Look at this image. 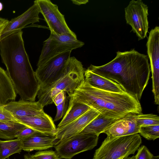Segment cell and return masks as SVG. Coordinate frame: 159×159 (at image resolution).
<instances>
[{
  "instance_id": "1",
  "label": "cell",
  "mask_w": 159,
  "mask_h": 159,
  "mask_svg": "<svg viewBox=\"0 0 159 159\" xmlns=\"http://www.w3.org/2000/svg\"><path fill=\"white\" fill-rule=\"evenodd\" d=\"M93 72L119 84L126 93L140 99L148 84L151 72L148 55L134 49L116 52L115 57L101 66L91 65Z\"/></svg>"
},
{
  "instance_id": "2",
  "label": "cell",
  "mask_w": 159,
  "mask_h": 159,
  "mask_svg": "<svg viewBox=\"0 0 159 159\" xmlns=\"http://www.w3.org/2000/svg\"><path fill=\"white\" fill-rule=\"evenodd\" d=\"M23 31L19 30L2 39L0 54L16 94L20 99L35 101L40 86L26 51Z\"/></svg>"
},
{
  "instance_id": "3",
  "label": "cell",
  "mask_w": 159,
  "mask_h": 159,
  "mask_svg": "<svg viewBox=\"0 0 159 159\" xmlns=\"http://www.w3.org/2000/svg\"><path fill=\"white\" fill-rule=\"evenodd\" d=\"M69 96L72 101L85 104L109 118L119 119L142 113L139 100L130 94L98 89L85 79Z\"/></svg>"
},
{
  "instance_id": "4",
  "label": "cell",
  "mask_w": 159,
  "mask_h": 159,
  "mask_svg": "<svg viewBox=\"0 0 159 159\" xmlns=\"http://www.w3.org/2000/svg\"><path fill=\"white\" fill-rule=\"evenodd\" d=\"M84 68L80 61L70 57L66 63L60 77L47 88L40 89L38 102L44 107L53 103L52 98L61 91L72 94L84 80Z\"/></svg>"
},
{
  "instance_id": "5",
  "label": "cell",
  "mask_w": 159,
  "mask_h": 159,
  "mask_svg": "<svg viewBox=\"0 0 159 159\" xmlns=\"http://www.w3.org/2000/svg\"><path fill=\"white\" fill-rule=\"evenodd\" d=\"M138 134L111 138L107 137L95 150L93 159H121L134 154L142 143Z\"/></svg>"
},
{
  "instance_id": "6",
  "label": "cell",
  "mask_w": 159,
  "mask_h": 159,
  "mask_svg": "<svg viewBox=\"0 0 159 159\" xmlns=\"http://www.w3.org/2000/svg\"><path fill=\"white\" fill-rule=\"evenodd\" d=\"M98 138L94 134L80 133L58 140L54 147L60 159H71L81 152L92 149L97 145Z\"/></svg>"
},
{
  "instance_id": "7",
  "label": "cell",
  "mask_w": 159,
  "mask_h": 159,
  "mask_svg": "<svg viewBox=\"0 0 159 159\" xmlns=\"http://www.w3.org/2000/svg\"><path fill=\"white\" fill-rule=\"evenodd\" d=\"M84 44L70 34H58L51 32L49 37L43 42L37 66L60 54L80 48Z\"/></svg>"
},
{
  "instance_id": "8",
  "label": "cell",
  "mask_w": 159,
  "mask_h": 159,
  "mask_svg": "<svg viewBox=\"0 0 159 159\" xmlns=\"http://www.w3.org/2000/svg\"><path fill=\"white\" fill-rule=\"evenodd\" d=\"M71 52L69 51L60 54L37 66L35 75L40 89L48 87L60 77L66 63L70 57Z\"/></svg>"
},
{
  "instance_id": "9",
  "label": "cell",
  "mask_w": 159,
  "mask_h": 159,
  "mask_svg": "<svg viewBox=\"0 0 159 159\" xmlns=\"http://www.w3.org/2000/svg\"><path fill=\"white\" fill-rule=\"evenodd\" d=\"M125 11L126 23L131 27V31L136 34L139 40L145 38L149 28L147 5L141 0H132Z\"/></svg>"
},
{
  "instance_id": "10",
  "label": "cell",
  "mask_w": 159,
  "mask_h": 159,
  "mask_svg": "<svg viewBox=\"0 0 159 159\" xmlns=\"http://www.w3.org/2000/svg\"><path fill=\"white\" fill-rule=\"evenodd\" d=\"M39 12L43 16L50 30L58 34H69L76 37L68 26L64 16L59 11L57 6L49 0H36Z\"/></svg>"
},
{
  "instance_id": "11",
  "label": "cell",
  "mask_w": 159,
  "mask_h": 159,
  "mask_svg": "<svg viewBox=\"0 0 159 159\" xmlns=\"http://www.w3.org/2000/svg\"><path fill=\"white\" fill-rule=\"evenodd\" d=\"M159 27L156 26L149 33L146 44L150 61L152 83V92L156 104H159Z\"/></svg>"
},
{
  "instance_id": "12",
  "label": "cell",
  "mask_w": 159,
  "mask_h": 159,
  "mask_svg": "<svg viewBox=\"0 0 159 159\" xmlns=\"http://www.w3.org/2000/svg\"><path fill=\"white\" fill-rule=\"evenodd\" d=\"M39 11L36 1L34 4L21 15L9 21L2 33L1 40L22 29L30 24L39 22Z\"/></svg>"
},
{
  "instance_id": "13",
  "label": "cell",
  "mask_w": 159,
  "mask_h": 159,
  "mask_svg": "<svg viewBox=\"0 0 159 159\" xmlns=\"http://www.w3.org/2000/svg\"><path fill=\"white\" fill-rule=\"evenodd\" d=\"M100 114L96 110L91 108L77 119L63 127L57 129L56 139L58 140H62L80 133Z\"/></svg>"
},
{
  "instance_id": "14",
  "label": "cell",
  "mask_w": 159,
  "mask_h": 159,
  "mask_svg": "<svg viewBox=\"0 0 159 159\" xmlns=\"http://www.w3.org/2000/svg\"><path fill=\"white\" fill-rule=\"evenodd\" d=\"M20 123L39 132L55 136L57 128L52 118L45 112L38 115L15 117Z\"/></svg>"
},
{
  "instance_id": "15",
  "label": "cell",
  "mask_w": 159,
  "mask_h": 159,
  "mask_svg": "<svg viewBox=\"0 0 159 159\" xmlns=\"http://www.w3.org/2000/svg\"><path fill=\"white\" fill-rule=\"evenodd\" d=\"M15 117L34 116L44 113L43 107L38 101L31 102L20 99L12 101L3 106Z\"/></svg>"
},
{
  "instance_id": "16",
  "label": "cell",
  "mask_w": 159,
  "mask_h": 159,
  "mask_svg": "<svg viewBox=\"0 0 159 159\" xmlns=\"http://www.w3.org/2000/svg\"><path fill=\"white\" fill-rule=\"evenodd\" d=\"M131 115L116 120L103 133L107 137L113 138L139 133L140 127L135 123Z\"/></svg>"
},
{
  "instance_id": "17",
  "label": "cell",
  "mask_w": 159,
  "mask_h": 159,
  "mask_svg": "<svg viewBox=\"0 0 159 159\" xmlns=\"http://www.w3.org/2000/svg\"><path fill=\"white\" fill-rule=\"evenodd\" d=\"M21 140L22 150L27 152L47 149L54 147L58 140L55 136L42 133Z\"/></svg>"
},
{
  "instance_id": "18",
  "label": "cell",
  "mask_w": 159,
  "mask_h": 159,
  "mask_svg": "<svg viewBox=\"0 0 159 159\" xmlns=\"http://www.w3.org/2000/svg\"><path fill=\"white\" fill-rule=\"evenodd\" d=\"M84 76L85 80L95 88L111 92H125L116 83L93 72L88 68L84 71Z\"/></svg>"
},
{
  "instance_id": "19",
  "label": "cell",
  "mask_w": 159,
  "mask_h": 159,
  "mask_svg": "<svg viewBox=\"0 0 159 159\" xmlns=\"http://www.w3.org/2000/svg\"><path fill=\"white\" fill-rule=\"evenodd\" d=\"M16 94L7 72L0 67V106L15 100Z\"/></svg>"
},
{
  "instance_id": "20",
  "label": "cell",
  "mask_w": 159,
  "mask_h": 159,
  "mask_svg": "<svg viewBox=\"0 0 159 159\" xmlns=\"http://www.w3.org/2000/svg\"><path fill=\"white\" fill-rule=\"evenodd\" d=\"M90 108L85 104L74 102L69 100L67 111L57 129L61 128L77 119Z\"/></svg>"
},
{
  "instance_id": "21",
  "label": "cell",
  "mask_w": 159,
  "mask_h": 159,
  "mask_svg": "<svg viewBox=\"0 0 159 159\" xmlns=\"http://www.w3.org/2000/svg\"><path fill=\"white\" fill-rule=\"evenodd\" d=\"M117 120L105 117L100 114L80 133H93L99 136Z\"/></svg>"
},
{
  "instance_id": "22",
  "label": "cell",
  "mask_w": 159,
  "mask_h": 159,
  "mask_svg": "<svg viewBox=\"0 0 159 159\" xmlns=\"http://www.w3.org/2000/svg\"><path fill=\"white\" fill-rule=\"evenodd\" d=\"M26 127L19 123L0 121V138L13 139L19 131Z\"/></svg>"
},
{
  "instance_id": "23",
  "label": "cell",
  "mask_w": 159,
  "mask_h": 159,
  "mask_svg": "<svg viewBox=\"0 0 159 159\" xmlns=\"http://www.w3.org/2000/svg\"><path fill=\"white\" fill-rule=\"evenodd\" d=\"M22 150L21 140L16 139L0 140V159H5L16 153H20Z\"/></svg>"
},
{
  "instance_id": "24",
  "label": "cell",
  "mask_w": 159,
  "mask_h": 159,
  "mask_svg": "<svg viewBox=\"0 0 159 159\" xmlns=\"http://www.w3.org/2000/svg\"><path fill=\"white\" fill-rule=\"evenodd\" d=\"M133 117L136 124L139 127L159 125V117L157 115L141 113L134 115Z\"/></svg>"
},
{
  "instance_id": "25",
  "label": "cell",
  "mask_w": 159,
  "mask_h": 159,
  "mask_svg": "<svg viewBox=\"0 0 159 159\" xmlns=\"http://www.w3.org/2000/svg\"><path fill=\"white\" fill-rule=\"evenodd\" d=\"M139 133L148 140H154L159 137V125L140 127Z\"/></svg>"
},
{
  "instance_id": "26",
  "label": "cell",
  "mask_w": 159,
  "mask_h": 159,
  "mask_svg": "<svg viewBox=\"0 0 159 159\" xmlns=\"http://www.w3.org/2000/svg\"><path fill=\"white\" fill-rule=\"evenodd\" d=\"M29 156L32 159H60L56 152L52 150L40 151Z\"/></svg>"
},
{
  "instance_id": "27",
  "label": "cell",
  "mask_w": 159,
  "mask_h": 159,
  "mask_svg": "<svg viewBox=\"0 0 159 159\" xmlns=\"http://www.w3.org/2000/svg\"><path fill=\"white\" fill-rule=\"evenodd\" d=\"M70 97L66 94L63 102L56 106L57 113L53 120L54 121H57L63 118L67 110Z\"/></svg>"
},
{
  "instance_id": "28",
  "label": "cell",
  "mask_w": 159,
  "mask_h": 159,
  "mask_svg": "<svg viewBox=\"0 0 159 159\" xmlns=\"http://www.w3.org/2000/svg\"><path fill=\"white\" fill-rule=\"evenodd\" d=\"M0 121L19 123L18 120L10 112L6 110L3 106H0Z\"/></svg>"
},
{
  "instance_id": "29",
  "label": "cell",
  "mask_w": 159,
  "mask_h": 159,
  "mask_svg": "<svg viewBox=\"0 0 159 159\" xmlns=\"http://www.w3.org/2000/svg\"><path fill=\"white\" fill-rule=\"evenodd\" d=\"M137 150L134 159H153L154 156L145 146L142 145Z\"/></svg>"
},
{
  "instance_id": "30",
  "label": "cell",
  "mask_w": 159,
  "mask_h": 159,
  "mask_svg": "<svg viewBox=\"0 0 159 159\" xmlns=\"http://www.w3.org/2000/svg\"><path fill=\"white\" fill-rule=\"evenodd\" d=\"M39 133H41L26 127L17 133L16 135V138L21 140Z\"/></svg>"
},
{
  "instance_id": "31",
  "label": "cell",
  "mask_w": 159,
  "mask_h": 159,
  "mask_svg": "<svg viewBox=\"0 0 159 159\" xmlns=\"http://www.w3.org/2000/svg\"><path fill=\"white\" fill-rule=\"evenodd\" d=\"M66 93L61 91L56 94L52 98L53 102L57 106L61 103L64 101Z\"/></svg>"
},
{
  "instance_id": "32",
  "label": "cell",
  "mask_w": 159,
  "mask_h": 159,
  "mask_svg": "<svg viewBox=\"0 0 159 159\" xmlns=\"http://www.w3.org/2000/svg\"><path fill=\"white\" fill-rule=\"evenodd\" d=\"M9 20H6L2 21L0 23V41L1 40L2 33L3 29L7 25Z\"/></svg>"
},
{
  "instance_id": "33",
  "label": "cell",
  "mask_w": 159,
  "mask_h": 159,
  "mask_svg": "<svg viewBox=\"0 0 159 159\" xmlns=\"http://www.w3.org/2000/svg\"><path fill=\"white\" fill-rule=\"evenodd\" d=\"M71 1L73 3L79 5L86 4L89 2L88 0H71Z\"/></svg>"
},
{
  "instance_id": "34",
  "label": "cell",
  "mask_w": 159,
  "mask_h": 159,
  "mask_svg": "<svg viewBox=\"0 0 159 159\" xmlns=\"http://www.w3.org/2000/svg\"><path fill=\"white\" fill-rule=\"evenodd\" d=\"M3 8V5L2 2H0V11H1Z\"/></svg>"
},
{
  "instance_id": "35",
  "label": "cell",
  "mask_w": 159,
  "mask_h": 159,
  "mask_svg": "<svg viewBox=\"0 0 159 159\" xmlns=\"http://www.w3.org/2000/svg\"><path fill=\"white\" fill-rule=\"evenodd\" d=\"M123 159H134V156H133L131 157H127V158H124Z\"/></svg>"
},
{
  "instance_id": "36",
  "label": "cell",
  "mask_w": 159,
  "mask_h": 159,
  "mask_svg": "<svg viewBox=\"0 0 159 159\" xmlns=\"http://www.w3.org/2000/svg\"><path fill=\"white\" fill-rule=\"evenodd\" d=\"M25 159H32L29 156L25 155L24 156Z\"/></svg>"
},
{
  "instance_id": "37",
  "label": "cell",
  "mask_w": 159,
  "mask_h": 159,
  "mask_svg": "<svg viewBox=\"0 0 159 159\" xmlns=\"http://www.w3.org/2000/svg\"><path fill=\"white\" fill-rule=\"evenodd\" d=\"M7 20V19H4V18H3L0 17V20L3 21H5V20Z\"/></svg>"
},
{
  "instance_id": "38",
  "label": "cell",
  "mask_w": 159,
  "mask_h": 159,
  "mask_svg": "<svg viewBox=\"0 0 159 159\" xmlns=\"http://www.w3.org/2000/svg\"><path fill=\"white\" fill-rule=\"evenodd\" d=\"M153 159H159V156H157V157H156V156H154Z\"/></svg>"
},
{
  "instance_id": "39",
  "label": "cell",
  "mask_w": 159,
  "mask_h": 159,
  "mask_svg": "<svg viewBox=\"0 0 159 159\" xmlns=\"http://www.w3.org/2000/svg\"><path fill=\"white\" fill-rule=\"evenodd\" d=\"M1 21V20H0V23H1L2 22V21Z\"/></svg>"
},
{
  "instance_id": "40",
  "label": "cell",
  "mask_w": 159,
  "mask_h": 159,
  "mask_svg": "<svg viewBox=\"0 0 159 159\" xmlns=\"http://www.w3.org/2000/svg\"></svg>"
},
{
  "instance_id": "41",
  "label": "cell",
  "mask_w": 159,
  "mask_h": 159,
  "mask_svg": "<svg viewBox=\"0 0 159 159\" xmlns=\"http://www.w3.org/2000/svg\"></svg>"
},
{
  "instance_id": "42",
  "label": "cell",
  "mask_w": 159,
  "mask_h": 159,
  "mask_svg": "<svg viewBox=\"0 0 159 159\" xmlns=\"http://www.w3.org/2000/svg\"></svg>"
}]
</instances>
